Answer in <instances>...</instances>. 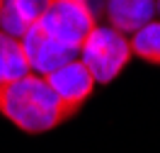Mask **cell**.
Returning <instances> with one entry per match:
<instances>
[{
  "mask_svg": "<svg viewBox=\"0 0 160 153\" xmlns=\"http://www.w3.org/2000/svg\"><path fill=\"white\" fill-rule=\"evenodd\" d=\"M0 114L27 134L51 131L68 119L51 85L34 73L0 85Z\"/></svg>",
  "mask_w": 160,
  "mask_h": 153,
  "instance_id": "obj_1",
  "label": "cell"
},
{
  "mask_svg": "<svg viewBox=\"0 0 160 153\" xmlns=\"http://www.w3.org/2000/svg\"><path fill=\"white\" fill-rule=\"evenodd\" d=\"M80 61L90 71L95 83H112L131 59L129 39L112 27H95L80 46Z\"/></svg>",
  "mask_w": 160,
  "mask_h": 153,
  "instance_id": "obj_2",
  "label": "cell"
},
{
  "mask_svg": "<svg viewBox=\"0 0 160 153\" xmlns=\"http://www.w3.org/2000/svg\"><path fill=\"white\" fill-rule=\"evenodd\" d=\"M37 24L75 51H80L90 32L97 27L90 0H49V8Z\"/></svg>",
  "mask_w": 160,
  "mask_h": 153,
  "instance_id": "obj_3",
  "label": "cell"
},
{
  "mask_svg": "<svg viewBox=\"0 0 160 153\" xmlns=\"http://www.w3.org/2000/svg\"><path fill=\"white\" fill-rule=\"evenodd\" d=\"M20 41H22V49H24V56H27V63H29V71L34 75H41V78L58 71L61 66L75 61L80 56V51L56 41L39 24H32Z\"/></svg>",
  "mask_w": 160,
  "mask_h": 153,
  "instance_id": "obj_4",
  "label": "cell"
},
{
  "mask_svg": "<svg viewBox=\"0 0 160 153\" xmlns=\"http://www.w3.org/2000/svg\"><path fill=\"white\" fill-rule=\"evenodd\" d=\"M44 80L49 83L51 90L56 92V97L61 100V105L68 112V117H73L88 102V97L92 95L95 85H97L80 59L61 66L58 71L49 73V75H44Z\"/></svg>",
  "mask_w": 160,
  "mask_h": 153,
  "instance_id": "obj_5",
  "label": "cell"
},
{
  "mask_svg": "<svg viewBox=\"0 0 160 153\" xmlns=\"http://www.w3.org/2000/svg\"><path fill=\"white\" fill-rule=\"evenodd\" d=\"M153 15H155V0H109L107 3V17L112 29H117L124 37L153 22Z\"/></svg>",
  "mask_w": 160,
  "mask_h": 153,
  "instance_id": "obj_6",
  "label": "cell"
},
{
  "mask_svg": "<svg viewBox=\"0 0 160 153\" xmlns=\"http://www.w3.org/2000/svg\"><path fill=\"white\" fill-rule=\"evenodd\" d=\"M49 0H5L0 10V32L22 39L32 24L41 20Z\"/></svg>",
  "mask_w": 160,
  "mask_h": 153,
  "instance_id": "obj_7",
  "label": "cell"
},
{
  "mask_svg": "<svg viewBox=\"0 0 160 153\" xmlns=\"http://www.w3.org/2000/svg\"><path fill=\"white\" fill-rule=\"evenodd\" d=\"M29 63L22 49V41L0 32V85H8L12 80H20L29 75Z\"/></svg>",
  "mask_w": 160,
  "mask_h": 153,
  "instance_id": "obj_8",
  "label": "cell"
},
{
  "mask_svg": "<svg viewBox=\"0 0 160 153\" xmlns=\"http://www.w3.org/2000/svg\"><path fill=\"white\" fill-rule=\"evenodd\" d=\"M131 56L160 66V22H148L146 27L131 34Z\"/></svg>",
  "mask_w": 160,
  "mask_h": 153,
  "instance_id": "obj_9",
  "label": "cell"
},
{
  "mask_svg": "<svg viewBox=\"0 0 160 153\" xmlns=\"http://www.w3.org/2000/svg\"><path fill=\"white\" fill-rule=\"evenodd\" d=\"M155 8H158V10H160V0H158V3H155Z\"/></svg>",
  "mask_w": 160,
  "mask_h": 153,
  "instance_id": "obj_10",
  "label": "cell"
},
{
  "mask_svg": "<svg viewBox=\"0 0 160 153\" xmlns=\"http://www.w3.org/2000/svg\"><path fill=\"white\" fill-rule=\"evenodd\" d=\"M2 3H5V0H0V10H2Z\"/></svg>",
  "mask_w": 160,
  "mask_h": 153,
  "instance_id": "obj_11",
  "label": "cell"
}]
</instances>
